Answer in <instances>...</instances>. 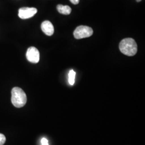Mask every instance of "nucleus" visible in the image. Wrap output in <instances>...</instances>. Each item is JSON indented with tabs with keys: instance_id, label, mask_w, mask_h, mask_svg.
Wrapping results in <instances>:
<instances>
[{
	"instance_id": "1",
	"label": "nucleus",
	"mask_w": 145,
	"mask_h": 145,
	"mask_svg": "<svg viewBox=\"0 0 145 145\" xmlns=\"http://www.w3.org/2000/svg\"><path fill=\"white\" fill-rule=\"evenodd\" d=\"M120 52L127 56H133L138 51L137 44L135 40L131 38H127L122 40L119 44Z\"/></svg>"
},
{
	"instance_id": "2",
	"label": "nucleus",
	"mask_w": 145,
	"mask_h": 145,
	"mask_svg": "<svg viewBox=\"0 0 145 145\" xmlns=\"http://www.w3.org/2000/svg\"><path fill=\"white\" fill-rule=\"evenodd\" d=\"M26 93L19 87H14L11 90V102L17 108L23 107L26 103Z\"/></svg>"
},
{
	"instance_id": "3",
	"label": "nucleus",
	"mask_w": 145,
	"mask_h": 145,
	"mask_svg": "<svg viewBox=\"0 0 145 145\" xmlns=\"http://www.w3.org/2000/svg\"><path fill=\"white\" fill-rule=\"evenodd\" d=\"M93 34V30L91 27L84 25L77 27L73 33L74 36L77 39L88 38L91 36Z\"/></svg>"
},
{
	"instance_id": "4",
	"label": "nucleus",
	"mask_w": 145,
	"mask_h": 145,
	"mask_svg": "<svg viewBox=\"0 0 145 145\" xmlns=\"http://www.w3.org/2000/svg\"><path fill=\"white\" fill-rule=\"evenodd\" d=\"M26 57L29 62L37 63L40 60V53L36 47H30L27 50Z\"/></svg>"
},
{
	"instance_id": "5",
	"label": "nucleus",
	"mask_w": 145,
	"mask_h": 145,
	"mask_svg": "<svg viewBox=\"0 0 145 145\" xmlns=\"http://www.w3.org/2000/svg\"><path fill=\"white\" fill-rule=\"evenodd\" d=\"M37 12V9L35 8H21L18 10V16L21 19L25 20L32 17Z\"/></svg>"
},
{
	"instance_id": "6",
	"label": "nucleus",
	"mask_w": 145,
	"mask_h": 145,
	"mask_svg": "<svg viewBox=\"0 0 145 145\" xmlns=\"http://www.w3.org/2000/svg\"><path fill=\"white\" fill-rule=\"evenodd\" d=\"M41 28L42 32L47 36H51L54 33V26L50 21H45L43 22L41 25Z\"/></svg>"
},
{
	"instance_id": "7",
	"label": "nucleus",
	"mask_w": 145,
	"mask_h": 145,
	"mask_svg": "<svg viewBox=\"0 0 145 145\" xmlns=\"http://www.w3.org/2000/svg\"><path fill=\"white\" fill-rule=\"evenodd\" d=\"M57 9L59 13L63 14V15H69L72 11L71 8L70 7H69L68 5H59L57 7Z\"/></svg>"
},
{
	"instance_id": "8",
	"label": "nucleus",
	"mask_w": 145,
	"mask_h": 145,
	"mask_svg": "<svg viewBox=\"0 0 145 145\" xmlns=\"http://www.w3.org/2000/svg\"><path fill=\"white\" fill-rule=\"evenodd\" d=\"M76 72L73 70H71L68 74V82L72 86L75 83V78Z\"/></svg>"
},
{
	"instance_id": "9",
	"label": "nucleus",
	"mask_w": 145,
	"mask_h": 145,
	"mask_svg": "<svg viewBox=\"0 0 145 145\" xmlns=\"http://www.w3.org/2000/svg\"><path fill=\"white\" fill-rule=\"evenodd\" d=\"M6 138L5 135L0 133V145H3L5 144Z\"/></svg>"
},
{
	"instance_id": "10",
	"label": "nucleus",
	"mask_w": 145,
	"mask_h": 145,
	"mask_svg": "<svg viewBox=\"0 0 145 145\" xmlns=\"http://www.w3.org/2000/svg\"><path fill=\"white\" fill-rule=\"evenodd\" d=\"M41 142H42V145H48V140H47L46 138H43L41 140Z\"/></svg>"
},
{
	"instance_id": "11",
	"label": "nucleus",
	"mask_w": 145,
	"mask_h": 145,
	"mask_svg": "<svg viewBox=\"0 0 145 145\" xmlns=\"http://www.w3.org/2000/svg\"><path fill=\"white\" fill-rule=\"evenodd\" d=\"M69 1L74 5H78L80 2V0H69Z\"/></svg>"
},
{
	"instance_id": "12",
	"label": "nucleus",
	"mask_w": 145,
	"mask_h": 145,
	"mask_svg": "<svg viewBox=\"0 0 145 145\" xmlns=\"http://www.w3.org/2000/svg\"><path fill=\"white\" fill-rule=\"evenodd\" d=\"M137 2H140L141 0H136Z\"/></svg>"
}]
</instances>
